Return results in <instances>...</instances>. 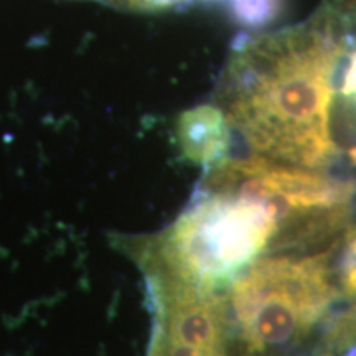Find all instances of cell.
Instances as JSON below:
<instances>
[{
    "instance_id": "obj_1",
    "label": "cell",
    "mask_w": 356,
    "mask_h": 356,
    "mask_svg": "<svg viewBox=\"0 0 356 356\" xmlns=\"http://www.w3.org/2000/svg\"><path fill=\"white\" fill-rule=\"evenodd\" d=\"M204 191L256 202L277 222L264 254H314L330 248L350 220L355 184L264 155L226 159L211 168Z\"/></svg>"
},
{
    "instance_id": "obj_2",
    "label": "cell",
    "mask_w": 356,
    "mask_h": 356,
    "mask_svg": "<svg viewBox=\"0 0 356 356\" xmlns=\"http://www.w3.org/2000/svg\"><path fill=\"white\" fill-rule=\"evenodd\" d=\"M338 241L314 254H262L231 282L236 332L251 356L297 345L341 299L333 269Z\"/></svg>"
},
{
    "instance_id": "obj_3",
    "label": "cell",
    "mask_w": 356,
    "mask_h": 356,
    "mask_svg": "<svg viewBox=\"0 0 356 356\" xmlns=\"http://www.w3.org/2000/svg\"><path fill=\"white\" fill-rule=\"evenodd\" d=\"M275 231L277 222L262 204L203 191L142 256L145 267L216 291L264 254Z\"/></svg>"
},
{
    "instance_id": "obj_4",
    "label": "cell",
    "mask_w": 356,
    "mask_h": 356,
    "mask_svg": "<svg viewBox=\"0 0 356 356\" xmlns=\"http://www.w3.org/2000/svg\"><path fill=\"white\" fill-rule=\"evenodd\" d=\"M177 134L185 157L204 167L225 162L233 145V134L216 104H203L181 114Z\"/></svg>"
},
{
    "instance_id": "obj_5",
    "label": "cell",
    "mask_w": 356,
    "mask_h": 356,
    "mask_svg": "<svg viewBox=\"0 0 356 356\" xmlns=\"http://www.w3.org/2000/svg\"><path fill=\"white\" fill-rule=\"evenodd\" d=\"M280 0H231L236 20L244 26L267 25L277 17Z\"/></svg>"
},
{
    "instance_id": "obj_6",
    "label": "cell",
    "mask_w": 356,
    "mask_h": 356,
    "mask_svg": "<svg viewBox=\"0 0 356 356\" xmlns=\"http://www.w3.org/2000/svg\"><path fill=\"white\" fill-rule=\"evenodd\" d=\"M353 304H356V300H353Z\"/></svg>"
}]
</instances>
